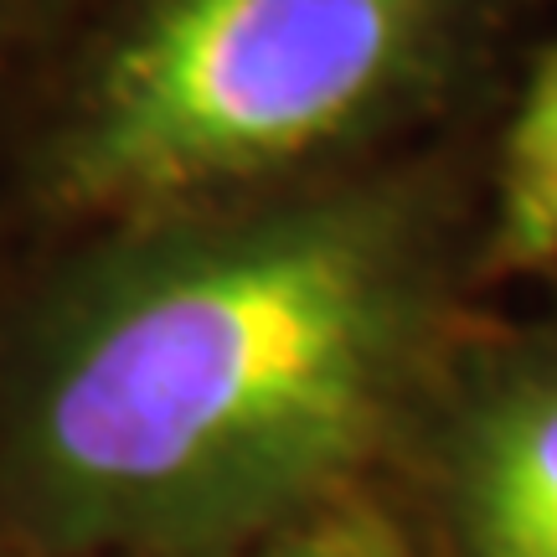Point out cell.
Segmentation results:
<instances>
[{"mask_svg": "<svg viewBox=\"0 0 557 557\" xmlns=\"http://www.w3.org/2000/svg\"><path fill=\"white\" fill-rule=\"evenodd\" d=\"M423 320V233L382 191L124 243L16 377L21 521L58 553H207L305 517L372 455Z\"/></svg>", "mask_w": 557, "mask_h": 557, "instance_id": "cell-1", "label": "cell"}, {"mask_svg": "<svg viewBox=\"0 0 557 557\" xmlns=\"http://www.w3.org/2000/svg\"><path fill=\"white\" fill-rule=\"evenodd\" d=\"M438 0H139L52 145L78 212H176L357 135L423 78Z\"/></svg>", "mask_w": 557, "mask_h": 557, "instance_id": "cell-2", "label": "cell"}, {"mask_svg": "<svg viewBox=\"0 0 557 557\" xmlns=\"http://www.w3.org/2000/svg\"><path fill=\"white\" fill-rule=\"evenodd\" d=\"M470 557H557V357L500 382L455 449Z\"/></svg>", "mask_w": 557, "mask_h": 557, "instance_id": "cell-3", "label": "cell"}, {"mask_svg": "<svg viewBox=\"0 0 557 557\" xmlns=\"http://www.w3.org/2000/svg\"><path fill=\"white\" fill-rule=\"evenodd\" d=\"M491 259L506 274L557 263V47L532 73L500 139Z\"/></svg>", "mask_w": 557, "mask_h": 557, "instance_id": "cell-4", "label": "cell"}, {"mask_svg": "<svg viewBox=\"0 0 557 557\" xmlns=\"http://www.w3.org/2000/svg\"><path fill=\"white\" fill-rule=\"evenodd\" d=\"M263 557H387L377 532L367 527H351V521H331V527H315V532H295L278 547H269Z\"/></svg>", "mask_w": 557, "mask_h": 557, "instance_id": "cell-5", "label": "cell"}]
</instances>
